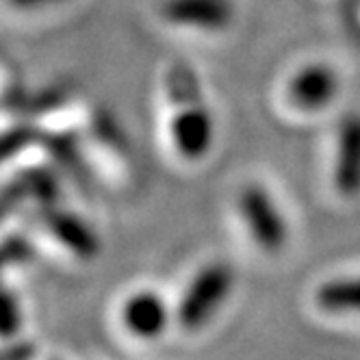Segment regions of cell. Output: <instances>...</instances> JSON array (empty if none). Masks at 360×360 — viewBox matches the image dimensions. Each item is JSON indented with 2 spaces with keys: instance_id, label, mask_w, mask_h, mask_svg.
<instances>
[{
  "instance_id": "6da1fadb",
  "label": "cell",
  "mask_w": 360,
  "mask_h": 360,
  "mask_svg": "<svg viewBox=\"0 0 360 360\" xmlns=\"http://www.w3.org/2000/svg\"><path fill=\"white\" fill-rule=\"evenodd\" d=\"M235 287V271L226 263L204 265L185 287L176 306V319L185 330H200L207 326Z\"/></svg>"
},
{
  "instance_id": "7a4b0ae2",
  "label": "cell",
  "mask_w": 360,
  "mask_h": 360,
  "mask_svg": "<svg viewBox=\"0 0 360 360\" xmlns=\"http://www.w3.org/2000/svg\"><path fill=\"white\" fill-rule=\"evenodd\" d=\"M237 211L250 239L267 254H278L289 241V224L274 195L263 185H245L237 198Z\"/></svg>"
},
{
  "instance_id": "3957f363",
  "label": "cell",
  "mask_w": 360,
  "mask_h": 360,
  "mask_svg": "<svg viewBox=\"0 0 360 360\" xmlns=\"http://www.w3.org/2000/svg\"><path fill=\"white\" fill-rule=\"evenodd\" d=\"M169 137L176 152L185 161H200L211 152L215 139V124L211 111L202 105L198 96L172 115Z\"/></svg>"
},
{
  "instance_id": "277c9868",
  "label": "cell",
  "mask_w": 360,
  "mask_h": 360,
  "mask_svg": "<svg viewBox=\"0 0 360 360\" xmlns=\"http://www.w3.org/2000/svg\"><path fill=\"white\" fill-rule=\"evenodd\" d=\"M339 74L323 61L302 65L287 83V100L304 113H317L332 105L339 94Z\"/></svg>"
},
{
  "instance_id": "5b68a950",
  "label": "cell",
  "mask_w": 360,
  "mask_h": 360,
  "mask_svg": "<svg viewBox=\"0 0 360 360\" xmlns=\"http://www.w3.org/2000/svg\"><path fill=\"white\" fill-rule=\"evenodd\" d=\"M169 319L172 313L167 302L163 300V295L150 289L131 293L122 304V323L126 332L141 341L159 339L167 330Z\"/></svg>"
},
{
  "instance_id": "8992f818",
  "label": "cell",
  "mask_w": 360,
  "mask_h": 360,
  "mask_svg": "<svg viewBox=\"0 0 360 360\" xmlns=\"http://www.w3.org/2000/svg\"><path fill=\"white\" fill-rule=\"evenodd\" d=\"M332 183L345 198L360 193V113L347 115L339 126Z\"/></svg>"
},
{
  "instance_id": "52a82bcc",
  "label": "cell",
  "mask_w": 360,
  "mask_h": 360,
  "mask_svg": "<svg viewBox=\"0 0 360 360\" xmlns=\"http://www.w3.org/2000/svg\"><path fill=\"white\" fill-rule=\"evenodd\" d=\"M46 226L65 250L83 261H89L100 252V241L94 230L74 213L68 211H50L46 215Z\"/></svg>"
},
{
  "instance_id": "ba28073f",
  "label": "cell",
  "mask_w": 360,
  "mask_h": 360,
  "mask_svg": "<svg viewBox=\"0 0 360 360\" xmlns=\"http://www.w3.org/2000/svg\"><path fill=\"white\" fill-rule=\"evenodd\" d=\"M163 11L176 24L207 31L224 29L233 13L226 0H167Z\"/></svg>"
},
{
  "instance_id": "9c48e42d",
  "label": "cell",
  "mask_w": 360,
  "mask_h": 360,
  "mask_svg": "<svg viewBox=\"0 0 360 360\" xmlns=\"http://www.w3.org/2000/svg\"><path fill=\"white\" fill-rule=\"evenodd\" d=\"M315 302L330 315H360V274L321 282Z\"/></svg>"
},
{
  "instance_id": "30bf717a",
  "label": "cell",
  "mask_w": 360,
  "mask_h": 360,
  "mask_svg": "<svg viewBox=\"0 0 360 360\" xmlns=\"http://www.w3.org/2000/svg\"><path fill=\"white\" fill-rule=\"evenodd\" d=\"M22 328V311H20V302L11 291H5L3 300V337L13 339Z\"/></svg>"
},
{
  "instance_id": "8fae6325",
  "label": "cell",
  "mask_w": 360,
  "mask_h": 360,
  "mask_svg": "<svg viewBox=\"0 0 360 360\" xmlns=\"http://www.w3.org/2000/svg\"><path fill=\"white\" fill-rule=\"evenodd\" d=\"M33 356H35V349H33L31 343H22V341H18V343L9 345V347L5 349L3 360H31Z\"/></svg>"
},
{
  "instance_id": "7c38bea8",
  "label": "cell",
  "mask_w": 360,
  "mask_h": 360,
  "mask_svg": "<svg viewBox=\"0 0 360 360\" xmlns=\"http://www.w3.org/2000/svg\"><path fill=\"white\" fill-rule=\"evenodd\" d=\"M9 3L18 9H37V7H46V5L63 3V0H9Z\"/></svg>"
}]
</instances>
